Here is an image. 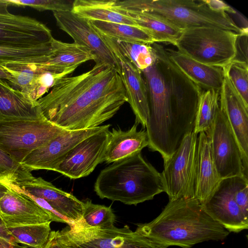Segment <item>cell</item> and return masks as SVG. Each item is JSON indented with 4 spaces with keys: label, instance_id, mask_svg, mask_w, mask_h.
I'll use <instances>...</instances> for the list:
<instances>
[{
    "label": "cell",
    "instance_id": "1",
    "mask_svg": "<svg viewBox=\"0 0 248 248\" xmlns=\"http://www.w3.org/2000/svg\"><path fill=\"white\" fill-rule=\"evenodd\" d=\"M37 103L47 120L72 130L100 126L123 106L90 90L89 71L60 79Z\"/></svg>",
    "mask_w": 248,
    "mask_h": 248
},
{
    "label": "cell",
    "instance_id": "2",
    "mask_svg": "<svg viewBox=\"0 0 248 248\" xmlns=\"http://www.w3.org/2000/svg\"><path fill=\"white\" fill-rule=\"evenodd\" d=\"M136 231L167 248H183L209 240H222L230 233L207 214L195 197L169 201L158 216L139 224Z\"/></svg>",
    "mask_w": 248,
    "mask_h": 248
},
{
    "label": "cell",
    "instance_id": "3",
    "mask_svg": "<svg viewBox=\"0 0 248 248\" xmlns=\"http://www.w3.org/2000/svg\"><path fill=\"white\" fill-rule=\"evenodd\" d=\"M94 190L101 199L136 205L164 192L161 173L139 153L102 170Z\"/></svg>",
    "mask_w": 248,
    "mask_h": 248
},
{
    "label": "cell",
    "instance_id": "4",
    "mask_svg": "<svg viewBox=\"0 0 248 248\" xmlns=\"http://www.w3.org/2000/svg\"><path fill=\"white\" fill-rule=\"evenodd\" d=\"M112 6L150 14L182 30L212 27L236 33L243 31L229 14L212 10L204 0H112Z\"/></svg>",
    "mask_w": 248,
    "mask_h": 248
},
{
    "label": "cell",
    "instance_id": "5",
    "mask_svg": "<svg viewBox=\"0 0 248 248\" xmlns=\"http://www.w3.org/2000/svg\"><path fill=\"white\" fill-rule=\"evenodd\" d=\"M152 46L156 62L167 84L173 118L182 140L193 131L199 103L203 90L190 80L170 60L166 48L157 43Z\"/></svg>",
    "mask_w": 248,
    "mask_h": 248
},
{
    "label": "cell",
    "instance_id": "6",
    "mask_svg": "<svg viewBox=\"0 0 248 248\" xmlns=\"http://www.w3.org/2000/svg\"><path fill=\"white\" fill-rule=\"evenodd\" d=\"M237 33L212 27L183 30L175 46L178 50L203 64L224 68L234 58Z\"/></svg>",
    "mask_w": 248,
    "mask_h": 248
},
{
    "label": "cell",
    "instance_id": "7",
    "mask_svg": "<svg viewBox=\"0 0 248 248\" xmlns=\"http://www.w3.org/2000/svg\"><path fill=\"white\" fill-rule=\"evenodd\" d=\"M56 234L67 248H167L130 230L113 226L107 229L88 228L77 223Z\"/></svg>",
    "mask_w": 248,
    "mask_h": 248
},
{
    "label": "cell",
    "instance_id": "8",
    "mask_svg": "<svg viewBox=\"0 0 248 248\" xmlns=\"http://www.w3.org/2000/svg\"><path fill=\"white\" fill-rule=\"evenodd\" d=\"M66 130L45 117L0 121V149L21 164L31 152Z\"/></svg>",
    "mask_w": 248,
    "mask_h": 248
},
{
    "label": "cell",
    "instance_id": "9",
    "mask_svg": "<svg viewBox=\"0 0 248 248\" xmlns=\"http://www.w3.org/2000/svg\"><path fill=\"white\" fill-rule=\"evenodd\" d=\"M198 135H186L173 154L164 161L161 173L169 201L195 197Z\"/></svg>",
    "mask_w": 248,
    "mask_h": 248
},
{
    "label": "cell",
    "instance_id": "10",
    "mask_svg": "<svg viewBox=\"0 0 248 248\" xmlns=\"http://www.w3.org/2000/svg\"><path fill=\"white\" fill-rule=\"evenodd\" d=\"M212 157L221 179L244 176L248 178L242 154L234 134L219 108L209 131Z\"/></svg>",
    "mask_w": 248,
    "mask_h": 248
},
{
    "label": "cell",
    "instance_id": "11",
    "mask_svg": "<svg viewBox=\"0 0 248 248\" xmlns=\"http://www.w3.org/2000/svg\"><path fill=\"white\" fill-rule=\"evenodd\" d=\"M6 0H0V45L31 46L50 43L51 30L36 19L10 13Z\"/></svg>",
    "mask_w": 248,
    "mask_h": 248
},
{
    "label": "cell",
    "instance_id": "12",
    "mask_svg": "<svg viewBox=\"0 0 248 248\" xmlns=\"http://www.w3.org/2000/svg\"><path fill=\"white\" fill-rule=\"evenodd\" d=\"M110 124L77 144L59 164L55 171L76 179L86 177L104 162Z\"/></svg>",
    "mask_w": 248,
    "mask_h": 248
},
{
    "label": "cell",
    "instance_id": "13",
    "mask_svg": "<svg viewBox=\"0 0 248 248\" xmlns=\"http://www.w3.org/2000/svg\"><path fill=\"white\" fill-rule=\"evenodd\" d=\"M53 13L58 27L71 36L75 43L90 51L95 57V64H106L119 73V64L115 55L89 20L72 11Z\"/></svg>",
    "mask_w": 248,
    "mask_h": 248
},
{
    "label": "cell",
    "instance_id": "14",
    "mask_svg": "<svg viewBox=\"0 0 248 248\" xmlns=\"http://www.w3.org/2000/svg\"><path fill=\"white\" fill-rule=\"evenodd\" d=\"M108 124L81 130H66L31 152L21 164L31 171H55L68 153L85 138L105 128Z\"/></svg>",
    "mask_w": 248,
    "mask_h": 248
},
{
    "label": "cell",
    "instance_id": "15",
    "mask_svg": "<svg viewBox=\"0 0 248 248\" xmlns=\"http://www.w3.org/2000/svg\"><path fill=\"white\" fill-rule=\"evenodd\" d=\"M202 205L207 214L229 232L248 229V214L242 211L234 198L232 177L221 179Z\"/></svg>",
    "mask_w": 248,
    "mask_h": 248
},
{
    "label": "cell",
    "instance_id": "16",
    "mask_svg": "<svg viewBox=\"0 0 248 248\" xmlns=\"http://www.w3.org/2000/svg\"><path fill=\"white\" fill-rule=\"evenodd\" d=\"M14 184L22 191L44 200L68 225L81 220L84 202L42 178L33 177L23 182Z\"/></svg>",
    "mask_w": 248,
    "mask_h": 248
},
{
    "label": "cell",
    "instance_id": "17",
    "mask_svg": "<svg viewBox=\"0 0 248 248\" xmlns=\"http://www.w3.org/2000/svg\"><path fill=\"white\" fill-rule=\"evenodd\" d=\"M219 106L239 145L245 171L248 169V104L225 76L220 91Z\"/></svg>",
    "mask_w": 248,
    "mask_h": 248
},
{
    "label": "cell",
    "instance_id": "18",
    "mask_svg": "<svg viewBox=\"0 0 248 248\" xmlns=\"http://www.w3.org/2000/svg\"><path fill=\"white\" fill-rule=\"evenodd\" d=\"M0 200V215L6 227L37 224L51 221L48 215L30 197L12 184Z\"/></svg>",
    "mask_w": 248,
    "mask_h": 248
},
{
    "label": "cell",
    "instance_id": "19",
    "mask_svg": "<svg viewBox=\"0 0 248 248\" xmlns=\"http://www.w3.org/2000/svg\"><path fill=\"white\" fill-rule=\"evenodd\" d=\"M118 61L119 74L125 89L127 102L137 124L146 128L149 115L148 89L142 72L126 58L114 54Z\"/></svg>",
    "mask_w": 248,
    "mask_h": 248
},
{
    "label": "cell",
    "instance_id": "20",
    "mask_svg": "<svg viewBox=\"0 0 248 248\" xmlns=\"http://www.w3.org/2000/svg\"><path fill=\"white\" fill-rule=\"evenodd\" d=\"M212 157L209 138L205 132L198 135L195 198L202 204L221 181Z\"/></svg>",
    "mask_w": 248,
    "mask_h": 248
},
{
    "label": "cell",
    "instance_id": "21",
    "mask_svg": "<svg viewBox=\"0 0 248 248\" xmlns=\"http://www.w3.org/2000/svg\"><path fill=\"white\" fill-rule=\"evenodd\" d=\"M170 60L190 80L204 91H220L225 74L223 68L199 62L178 50L166 48Z\"/></svg>",
    "mask_w": 248,
    "mask_h": 248
},
{
    "label": "cell",
    "instance_id": "22",
    "mask_svg": "<svg viewBox=\"0 0 248 248\" xmlns=\"http://www.w3.org/2000/svg\"><path fill=\"white\" fill-rule=\"evenodd\" d=\"M44 117L37 101L0 78V121Z\"/></svg>",
    "mask_w": 248,
    "mask_h": 248
},
{
    "label": "cell",
    "instance_id": "23",
    "mask_svg": "<svg viewBox=\"0 0 248 248\" xmlns=\"http://www.w3.org/2000/svg\"><path fill=\"white\" fill-rule=\"evenodd\" d=\"M135 123L126 131L113 128L109 132L104 161L110 164L132 155L141 153L148 145L146 130H137Z\"/></svg>",
    "mask_w": 248,
    "mask_h": 248
},
{
    "label": "cell",
    "instance_id": "24",
    "mask_svg": "<svg viewBox=\"0 0 248 248\" xmlns=\"http://www.w3.org/2000/svg\"><path fill=\"white\" fill-rule=\"evenodd\" d=\"M52 53L48 62L42 67L57 73L73 72L81 63L95 61L93 54L87 48L75 43H68L53 38Z\"/></svg>",
    "mask_w": 248,
    "mask_h": 248
},
{
    "label": "cell",
    "instance_id": "25",
    "mask_svg": "<svg viewBox=\"0 0 248 248\" xmlns=\"http://www.w3.org/2000/svg\"><path fill=\"white\" fill-rule=\"evenodd\" d=\"M112 8L130 17L137 27L144 30L155 43H165L175 46L183 30L150 14Z\"/></svg>",
    "mask_w": 248,
    "mask_h": 248
},
{
    "label": "cell",
    "instance_id": "26",
    "mask_svg": "<svg viewBox=\"0 0 248 248\" xmlns=\"http://www.w3.org/2000/svg\"><path fill=\"white\" fill-rule=\"evenodd\" d=\"M71 11L89 21H101L137 27L130 17L112 8L111 0H75L73 1Z\"/></svg>",
    "mask_w": 248,
    "mask_h": 248
},
{
    "label": "cell",
    "instance_id": "27",
    "mask_svg": "<svg viewBox=\"0 0 248 248\" xmlns=\"http://www.w3.org/2000/svg\"><path fill=\"white\" fill-rule=\"evenodd\" d=\"M99 35L114 54L126 58L141 72L156 61L155 51L152 45L122 41Z\"/></svg>",
    "mask_w": 248,
    "mask_h": 248
},
{
    "label": "cell",
    "instance_id": "28",
    "mask_svg": "<svg viewBox=\"0 0 248 248\" xmlns=\"http://www.w3.org/2000/svg\"><path fill=\"white\" fill-rule=\"evenodd\" d=\"M51 53V42L25 47L0 45V65L46 64Z\"/></svg>",
    "mask_w": 248,
    "mask_h": 248
},
{
    "label": "cell",
    "instance_id": "29",
    "mask_svg": "<svg viewBox=\"0 0 248 248\" xmlns=\"http://www.w3.org/2000/svg\"><path fill=\"white\" fill-rule=\"evenodd\" d=\"M90 22L98 33L114 39L148 45L155 43L146 32L138 27L97 20Z\"/></svg>",
    "mask_w": 248,
    "mask_h": 248
},
{
    "label": "cell",
    "instance_id": "30",
    "mask_svg": "<svg viewBox=\"0 0 248 248\" xmlns=\"http://www.w3.org/2000/svg\"><path fill=\"white\" fill-rule=\"evenodd\" d=\"M51 221L37 224L7 227L16 243L33 248H43L47 242L50 232Z\"/></svg>",
    "mask_w": 248,
    "mask_h": 248
},
{
    "label": "cell",
    "instance_id": "31",
    "mask_svg": "<svg viewBox=\"0 0 248 248\" xmlns=\"http://www.w3.org/2000/svg\"><path fill=\"white\" fill-rule=\"evenodd\" d=\"M220 91H203L196 113L193 132L197 135L210 129L219 108Z\"/></svg>",
    "mask_w": 248,
    "mask_h": 248
},
{
    "label": "cell",
    "instance_id": "32",
    "mask_svg": "<svg viewBox=\"0 0 248 248\" xmlns=\"http://www.w3.org/2000/svg\"><path fill=\"white\" fill-rule=\"evenodd\" d=\"M83 202L82 219L77 223L88 228L107 229L114 226L115 216L110 206L94 204L89 200Z\"/></svg>",
    "mask_w": 248,
    "mask_h": 248
},
{
    "label": "cell",
    "instance_id": "33",
    "mask_svg": "<svg viewBox=\"0 0 248 248\" xmlns=\"http://www.w3.org/2000/svg\"><path fill=\"white\" fill-rule=\"evenodd\" d=\"M31 172L0 149V181L19 184L32 178Z\"/></svg>",
    "mask_w": 248,
    "mask_h": 248
},
{
    "label": "cell",
    "instance_id": "34",
    "mask_svg": "<svg viewBox=\"0 0 248 248\" xmlns=\"http://www.w3.org/2000/svg\"><path fill=\"white\" fill-rule=\"evenodd\" d=\"M223 69L225 76L248 104V64L232 60Z\"/></svg>",
    "mask_w": 248,
    "mask_h": 248
},
{
    "label": "cell",
    "instance_id": "35",
    "mask_svg": "<svg viewBox=\"0 0 248 248\" xmlns=\"http://www.w3.org/2000/svg\"><path fill=\"white\" fill-rule=\"evenodd\" d=\"M8 4L29 6L39 11H71L73 1L68 0H6Z\"/></svg>",
    "mask_w": 248,
    "mask_h": 248
},
{
    "label": "cell",
    "instance_id": "36",
    "mask_svg": "<svg viewBox=\"0 0 248 248\" xmlns=\"http://www.w3.org/2000/svg\"><path fill=\"white\" fill-rule=\"evenodd\" d=\"M248 30L237 33L235 42V55L232 60L248 63Z\"/></svg>",
    "mask_w": 248,
    "mask_h": 248
},
{
    "label": "cell",
    "instance_id": "37",
    "mask_svg": "<svg viewBox=\"0 0 248 248\" xmlns=\"http://www.w3.org/2000/svg\"><path fill=\"white\" fill-rule=\"evenodd\" d=\"M205 2L212 10L225 12L228 14H235L236 13L233 8L223 1L219 0H204Z\"/></svg>",
    "mask_w": 248,
    "mask_h": 248
},
{
    "label": "cell",
    "instance_id": "38",
    "mask_svg": "<svg viewBox=\"0 0 248 248\" xmlns=\"http://www.w3.org/2000/svg\"><path fill=\"white\" fill-rule=\"evenodd\" d=\"M43 248H67L57 238L55 231H51L48 240Z\"/></svg>",
    "mask_w": 248,
    "mask_h": 248
},
{
    "label": "cell",
    "instance_id": "39",
    "mask_svg": "<svg viewBox=\"0 0 248 248\" xmlns=\"http://www.w3.org/2000/svg\"><path fill=\"white\" fill-rule=\"evenodd\" d=\"M0 237L8 240V241L16 243L14 237L10 234L7 227L0 215ZM17 244V243H16Z\"/></svg>",
    "mask_w": 248,
    "mask_h": 248
},
{
    "label": "cell",
    "instance_id": "40",
    "mask_svg": "<svg viewBox=\"0 0 248 248\" xmlns=\"http://www.w3.org/2000/svg\"><path fill=\"white\" fill-rule=\"evenodd\" d=\"M0 248H33L31 247L19 244L11 243L0 237Z\"/></svg>",
    "mask_w": 248,
    "mask_h": 248
},
{
    "label": "cell",
    "instance_id": "41",
    "mask_svg": "<svg viewBox=\"0 0 248 248\" xmlns=\"http://www.w3.org/2000/svg\"><path fill=\"white\" fill-rule=\"evenodd\" d=\"M10 189V187L7 184L0 181V200Z\"/></svg>",
    "mask_w": 248,
    "mask_h": 248
},
{
    "label": "cell",
    "instance_id": "42",
    "mask_svg": "<svg viewBox=\"0 0 248 248\" xmlns=\"http://www.w3.org/2000/svg\"><path fill=\"white\" fill-rule=\"evenodd\" d=\"M0 78L5 80L7 82H9L11 78L10 74L1 66H0Z\"/></svg>",
    "mask_w": 248,
    "mask_h": 248
}]
</instances>
